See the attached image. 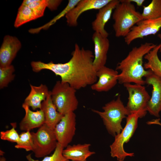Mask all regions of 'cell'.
<instances>
[{
    "instance_id": "18",
    "label": "cell",
    "mask_w": 161,
    "mask_h": 161,
    "mask_svg": "<svg viewBox=\"0 0 161 161\" xmlns=\"http://www.w3.org/2000/svg\"><path fill=\"white\" fill-rule=\"evenodd\" d=\"M90 146L89 143L68 145L63 150V154L66 159L72 161H85L95 154V152L90 151Z\"/></svg>"
},
{
    "instance_id": "33",
    "label": "cell",
    "mask_w": 161,
    "mask_h": 161,
    "mask_svg": "<svg viewBox=\"0 0 161 161\" xmlns=\"http://www.w3.org/2000/svg\"><path fill=\"white\" fill-rule=\"evenodd\" d=\"M4 154V152L2 151V150H0V155H2Z\"/></svg>"
},
{
    "instance_id": "12",
    "label": "cell",
    "mask_w": 161,
    "mask_h": 161,
    "mask_svg": "<svg viewBox=\"0 0 161 161\" xmlns=\"http://www.w3.org/2000/svg\"><path fill=\"white\" fill-rule=\"evenodd\" d=\"M145 84L152 87L151 96L147 106V110L151 115L160 117L161 111V78L152 72L145 77Z\"/></svg>"
},
{
    "instance_id": "7",
    "label": "cell",
    "mask_w": 161,
    "mask_h": 161,
    "mask_svg": "<svg viewBox=\"0 0 161 161\" xmlns=\"http://www.w3.org/2000/svg\"><path fill=\"white\" fill-rule=\"evenodd\" d=\"M31 133L33 142L32 151L36 157H44L54 151L58 142L54 129L44 123L36 132Z\"/></svg>"
},
{
    "instance_id": "35",
    "label": "cell",
    "mask_w": 161,
    "mask_h": 161,
    "mask_svg": "<svg viewBox=\"0 0 161 161\" xmlns=\"http://www.w3.org/2000/svg\"><path fill=\"white\" fill-rule=\"evenodd\" d=\"M160 161H161V160H160Z\"/></svg>"
},
{
    "instance_id": "9",
    "label": "cell",
    "mask_w": 161,
    "mask_h": 161,
    "mask_svg": "<svg viewBox=\"0 0 161 161\" xmlns=\"http://www.w3.org/2000/svg\"><path fill=\"white\" fill-rule=\"evenodd\" d=\"M76 115L74 112L64 115L54 130L59 144L65 148L72 142L75 134Z\"/></svg>"
},
{
    "instance_id": "16",
    "label": "cell",
    "mask_w": 161,
    "mask_h": 161,
    "mask_svg": "<svg viewBox=\"0 0 161 161\" xmlns=\"http://www.w3.org/2000/svg\"><path fill=\"white\" fill-rule=\"evenodd\" d=\"M120 2V0H112L99 10L95 19L92 23V28L95 32L99 33L104 37H108L109 34L105 30V26L110 18L113 11Z\"/></svg>"
},
{
    "instance_id": "13",
    "label": "cell",
    "mask_w": 161,
    "mask_h": 161,
    "mask_svg": "<svg viewBox=\"0 0 161 161\" xmlns=\"http://www.w3.org/2000/svg\"><path fill=\"white\" fill-rule=\"evenodd\" d=\"M21 47V43L17 38L5 36L0 49V67L10 65Z\"/></svg>"
},
{
    "instance_id": "11",
    "label": "cell",
    "mask_w": 161,
    "mask_h": 161,
    "mask_svg": "<svg viewBox=\"0 0 161 161\" xmlns=\"http://www.w3.org/2000/svg\"><path fill=\"white\" fill-rule=\"evenodd\" d=\"M112 0H80L78 4L65 16L68 25L75 27L78 20L83 13L91 10H99Z\"/></svg>"
},
{
    "instance_id": "36",
    "label": "cell",
    "mask_w": 161,
    "mask_h": 161,
    "mask_svg": "<svg viewBox=\"0 0 161 161\" xmlns=\"http://www.w3.org/2000/svg\"></svg>"
},
{
    "instance_id": "17",
    "label": "cell",
    "mask_w": 161,
    "mask_h": 161,
    "mask_svg": "<svg viewBox=\"0 0 161 161\" xmlns=\"http://www.w3.org/2000/svg\"><path fill=\"white\" fill-rule=\"evenodd\" d=\"M22 107L25 111V115L19 123L20 130L30 131L34 129L39 128L45 123L44 115L41 109L32 111L29 106L24 103Z\"/></svg>"
},
{
    "instance_id": "20",
    "label": "cell",
    "mask_w": 161,
    "mask_h": 161,
    "mask_svg": "<svg viewBox=\"0 0 161 161\" xmlns=\"http://www.w3.org/2000/svg\"><path fill=\"white\" fill-rule=\"evenodd\" d=\"M31 91L26 98L24 103L35 110L41 109V103L48 95L49 91L45 85L41 84L38 86L30 84Z\"/></svg>"
},
{
    "instance_id": "5",
    "label": "cell",
    "mask_w": 161,
    "mask_h": 161,
    "mask_svg": "<svg viewBox=\"0 0 161 161\" xmlns=\"http://www.w3.org/2000/svg\"><path fill=\"white\" fill-rule=\"evenodd\" d=\"M76 90L67 83L58 81L52 91L51 97L57 110L62 114L74 112L78 105Z\"/></svg>"
},
{
    "instance_id": "27",
    "label": "cell",
    "mask_w": 161,
    "mask_h": 161,
    "mask_svg": "<svg viewBox=\"0 0 161 161\" xmlns=\"http://www.w3.org/2000/svg\"><path fill=\"white\" fill-rule=\"evenodd\" d=\"M33 142L31 132L30 131H24L19 135L18 142L15 147L17 149H23L26 151H32Z\"/></svg>"
},
{
    "instance_id": "1",
    "label": "cell",
    "mask_w": 161,
    "mask_h": 161,
    "mask_svg": "<svg viewBox=\"0 0 161 161\" xmlns=\"http://www.w3.org/2000/svg\"><path fill=\"white\" fill-rule=\"evenodd\" d=\"M72 55L70 60L65 63L32 61L31 65L35 72L45 69L52 71L61 77V82L68 83L76 90L95 83L97 77L93 64L94 56L92 52L80 48L75 44Z\"/></svg>"
},
{
    "instance_id": "19",
    "label": "cell",
    "mask_w": 161,
    "mask_h": 161,
    "mask_svg": "<svg viewBox=\"0 0 161 161\" xmlns=\"http://www.w3.org/2000/svg\"><path fill=\"white\" fill-rule=\"evenodd\" d=\"M41 109L43 111L44 114L45 123L49 128L54 129L64 115L57 110L51 98V91L46 99L42 103Z\"/></svg>"
},
{
    "instance_id": "23",
    "label": "cell",
    "mask_w": 161,
    "mask_h": 161,
    "mask_svg": "<svg viewBox=\"0 0 161 161\" xmlns=\"http://www.w3.org/2000/svg\"><path fill=\"white\" fill-rule=\"evenodd\" d=\"M37 19L32 10L26 5L22 4L18 9L14 26L17 28L31 21Z\"/></svg>"
},
{
    "instance_id": "30",
    "label": "cell",
    "mask_w": 161,
    "mask_h": 161,
    "mask_svg": "<svg viewBox=\"0 0 161 161\" xmlns=\"http://www.w3.org/2000/svg\"><path fill=\"white\" fill-rule=\"evenodd\" d=\"M129 2H134L138 6H141L142 5L143 2L145 1L144 0H127Z\"/></svg>"
},
{
    "instance_id": "28",
    "label": "cell",
    "mask_w": 161,
    "mask_h": 161,
    "mask_svg": "<svg viewBox=\"0 0 161 161\" xmlns=\"http://www.w3.org/2000/svg\"><path fill=\"white\" fill-rule=\"evenodd\" d=\"M64 148L58 143L57 146L54 151L53 153L50 156H46L44 157L41 161L34 160L31 157L27 156L28 161H69L63 154V151Z\"/></svg>"
},
{
    "instance_id": "3",
    "label": "cell",
    "mask_w": 161,
    "mask_h": 161,
    "mask_svg": "<svg viewBox=\"0 0 161 161\" xmlns=\"http://www.w3.org/2000/svg\"><path fill=\"white\" fill-rule=\"evenodd\" d=\"M120 1L113 13V27L116 37H125L133 26L143 19L134 4L127 0Z\"/></svg>"
},
{
    "instance_id": "6",
    "label": "cell",
    "mask_w": 161,
    "mask_h": 161,
    "mask_svg": "<svg viewBox=\"0 0 161 161\" xmlns=\"http://www.w3.org/2000/svg\"><path fill=\"white\" fill-rule=\"evenodd\" d=\"M140 117L137 113H131L126 117V123L121 132L114 136V140L110 146L111 156L116 157L118 161H123L126 157L134 156L133 153L125 151L123 145L128 143L133 135L137 126Z\"/></svg>"
},
{
    "instance_id": "31",
    "label": "cell",
    "mask_w": 161,
    "mask_h": 161,
    "mask_svg": "<svg viewBox=\"0 0 161 161\" xmlns=\"http://www.w3.org/2000/svg\"><path fill=\"white\" fill-rule=\"evenodd\" d=\"M0 161H7V160L6 158L4 157L3 156H2L0 158Z\"/></svg>"
},
{
    "instance_id": "2",
    "label": "cell",
    "mask_w": 161,
    "mask_h": 161,
    "mask_svg": "<svg viewBox=\"0 0 161 161\" xmlns=\"http://www.w3.org/2000/svg\"><path fill=\"white\" fill-rule=\"evenodd\" d=\"M156 45L146 42L132 49L126 58L118 64L116 68V70L121 72L118 75L119 83H134L142 85L145 84L143 78L146 77L152 71L145 70L143 65V58Z\"/></svg>"
},
{
    "instance_id": "26",
    "label": "cell",
    "mask_w": 161,
    "mask_h": 161,
    "mask_svg": "<svg viewBox=\"0 0 161 161\" xmlns=\"http://www.w3.org/2000/svg\"><path fill=\"white\" fill-rule=\"evenodd\" d=\"M14 66L10 65L4 67H0V88L2 89L7 87L15 78Z\"/></svg>"
},
{
    "instance_id": "10",
    "label": "cell",
    "mask_w": 161,
    "mask_h": 161,
    "mask_svg": "<svg viewBox=\"0 0 161 161\" xmlns=\"http://www.w3.org/2000/svg\"><path fill=\"white\" fill-rule=\"evenodd\" d=\"M161 28V17L153 19L143 20L138 22L124 37L125 41L129 45L137 38L155 35Z\"/></svg>"
},
{
    "instance_id": "21",
    "label": "cell",
    "mask_w": 161,
    "mask_h": 161,
    "mask_svg": "<svg viewBox=\"0 0 161 161\" xmlns=\"http://www.w3.org/2000/svg\"><path fill=\"white\" fill-rule=\"evenodd\" d=\"M161 44L157 45L144 57L147 61L144 64L145 69L151 70L157 75L161 78V61L159 59L158 52Z\"/></svg>"
},
{
    "instance_id": "8",
    "label": "cell",
    "mask_w": 161,
    "mask_h": 161,
    "mask_svg": "<svg viewBox=\"0 0 161 161\" xmlns=\"http://www.w3.org/2000/svg\"><path fill=\"white\" fill-rule=\"evenodd\" d=\"M128 92L129 97L126 106L130 114L137 113L142 118L147 113V106L151 97L143 85L131 83L123 84Z\"/></svg>"
},
{
    "instance_id": "24",
    "label": "cell",
    "mask_w": 161,
    "mask_h": 161,
    "mask_svg": "<svg viewBox=\"0 0 161 161\" xmlns=\"http://www.w3.org/2000/svg\"><path fill=\"white\" fill-rule=\"evenodd\" d=\"M80 0H69L68 3L64 9L49 22L41 27L29 30V32L32 33H38L41 29H46L54 24L58 20L66 14Z\"/></svg>"
},
{
    "instance_id": "4",
    "label": "cell",
    "mask_w": 161,
    "mask_h": 161,
    "mask_svg": "<svg viewBox=\"0 0 161 161\" xmlns=\"http://www.w3.org/2000/svg\"><path fill=\"white\" fill-rule=\"evenodd\" d=\"M102 109L103 112L94 109L92 110L100 117L108 132L114 137L123 129L121 125L123 119L130 114L120 96L105 104Z\"/></svg>"
},
{
    "instance_id": "25",
    "label": "cell",
    "mask_w": 161,
    "mask_h": 161,
    "mask_svg": "<svg viewBox=\"0 0 161 161\" xmlns=\"http://www.w3.org/2000/svg\"><path fill=\"white\" fill-rule=\"evenodd\" d=\"M49 0H25L22 4L27 5L32 10L37 18L44 15L46 7H48Z\"/></svg>"
},
{
    "instance_id": "34",
    "label": "cell",
    "mask_w": 161,
    "mask_h": 161,
    "mask_svg": "<svg viewBox=\"0 0 161 161\" xmlns=\"http://www.w3.org/2000/svg\"><path fill=\"white\" fill-rule=\"evenodd\" d=\"M158 124H159L160 125H161V124H160V123L159 122L158 123Z\"/></svg>"
},
{
    "instance_id": "32",
    "label": "cell",
    "mask_w": 161,
    "mask_h": 161,
    "mask_svg": "<svg viewBox=\"0 0 161 161\" xmlns=\"http://www.w3.org/2000/svg\"><path fill=\"white\" fill-rule=\"evenodd\" d=\"M158 37L160 38V39L161 40V34H159L158 35ZM160 52H161V47L159 49V50Z\"/></svg>"
},
{
    "instance_id": "14",
    "label": "cell",
    "mask_w": 161,
    "mask_h": 161,
    "mask_svg": "<svg viewBox=\"0 0 161 161\" xmlns=\"http://www.w3.org/2000/svg\"><path fill=\"white\" fill-rule=\"evenodd\" d=\"M96 74L98 80L91 86L93 90L107 92L114 87L118 82L119 73L116 70L104 66L97 71Z\"/></svg>"
},
{
    "instance_id": "22",
    "label": "cell",
    "mask_w": 161,
    "mask_h": 161,
    "mask_svg": "<svg viewBox=\"0 0 161 161\" xmlns=\"http://www.w3.org/2000/svg\"><path fill=\"white\" fill-rule=\"evenodd\" d=\"M141 14L143 20L153 19L161 17V0H152L147 6H143Z\"/></svg>"
},
{
    "instance_id": "15",
    "label": "cell",
    "mask_w": 161,
    "mask_h": 161,
    "mask_svg": "<svg viewBox=\"0 0 161 161\" xmlns=\"http://www.w3.org/2000/svg\"><path fill=\"white\" fill-rule=\"evenodd\" d=\"M92 38L94 45L93 64L97 71L105 66L110 42L107 38L104 37L97 32L94 33Z\"/></svg>"
},
{
    "instance_id": "29",
    "label": "cell",
    "mask_w": 161,
    "mask_h": 161,
    "mask_svg": "<svg viewBox=\"0 0 161 161\" xmlns=\"http://www.w3.org/2000/svg\"><path fill=\"white\" fill-rule=\"evenodd\" d=\"M11 125L12 126L11 129L0 132V138L2 140L17 143L19 139V135L15 129L16 124V123H11Z\"/></svg>"
}]
</instances>
